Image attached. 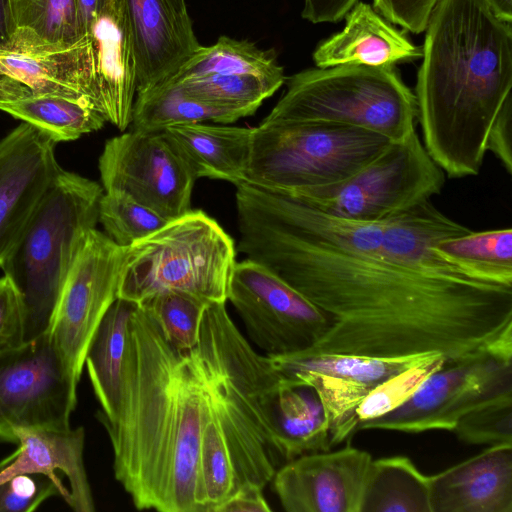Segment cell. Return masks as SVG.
<instances>
[{
    "mask_svg": "<svg viewBox=\"0 0 512 512\" xmlns=\"http://www.w3.org/2000/svg\"><path fill=\"white\" fill-rule=\"evenodd\" d=\"M169 220L154 210L116 192H104L99 222L118 245L129 247L164 226Z\"/></svg>",
    "mask_w": 512,
    "mask_h": 512,
    "instance_id": "e575fe53",
    "label": "cell"
},
{
    "mask_svg": "<svg viewBox=\"0 0 512 512\" xmlns=\"http://www.w3.org/2000/svg\"><path fill=\"white\" fill-rule=\"evenodd\" d=\"M285 82V93L264 120L346 125L390 141L415 131L416 97L394 65L316 67Z\"/></svg>",
    "mask_w": 512,
    "mask_h": 512,
    "instance_id": "5b68a950",
    "label": "cell"
},
{
    "mask_svg": "<svg viewBox=\"0 0 512 512\" xmlns=\"http://www.w3.org/2000/svg\"><path fill=\"white\" fill-rule=\"evenodd\" d=\"M237 250L323 311L314 353L393 358L441 353L455 362L512 324V286L405 265L382 245L381 222L347 220L242 182Z\"/></svg>",
    "mask_w": 512,
    "mask_h": 512,
    "instance_id": "6da1fadb",
    "label": "cell"
},
{
    "mask_svg": "<svg viewBox=\"0 0 512 512\" xmlns=\"http://www.w3.org/2000/svg\"><path fill=\"white\" fill-rule=\"evenodd\" d=\"M93 62L94 108L125 132L136 96V68L125 0H99L88 32Z\"/></svg>",
    "mask_w": 512,
    "mask_h": 512,
    "instance_id": "2e32d148",
    "label": "cell"
},
{
    "mask_svg": "<svg viewBox=\"0 0 512 512\" xmlns=\"http://www.w3.org/2000/svg\"><path fill=\"white\" fill-rule=\"evenodd\" d=\"M372 459L350 444L303 454L279 467L273 488L287 512H360Z\"/></svg>",
    "mask_w": 512,
    "mask_h": 512,
    "instance_id": "9a60e30c",
    "label": "cell"
},
{
    "mask_svg": "<svg viewBox=\"0 0 512 512\" xmlns=\"http://www.w3.org/2000/svg\"><path fill=\"white\" fill-rule=\"evenodd\" d=\"M357 2L358 0H304L302 17L314 24L338 22Z\"/></svg>",
    "mask_w": 512,
    "mask_h": 512,
    "instance_id": "7bdbcfd3",
    "label": "cell"
},
{
    "mask_svg": "<svg viewBox=\"0 0 512 512\" xmlns=\"http://www.w3.org/2000/svg\"><path fill=\"white\" fill-rule=\"evenodd\" d=\"M285 79L254 74H208L172 81L194 98L237 109L250 116L283 85Z\"/></svg>",
    "mask_w": 512,
    "mask_h": 512,
    "instance_id": "d6a6232c",
    "label": "cell"
},
{
    "mask_svg": "<svg viewBox=\"0 0 512 512\" xmlns=\"http://www.w3.org/2000/svg\"><path fill=\"white\" fill-rule=\"evenodd\" d=\"M227 301L248 338L268 357L310 348L330 326L326 314L264 266L236 262Z\"/></svg>",
    "mask_w": 512,
    "mask_h": 512,
    "instance_id": "7c38bea8",
    "label": "cell"
},
{
    "mask_svg": "<svg viewBox=\"0 0 512 512\" xmlns=\"http://www.w3.org/2000/svg\"><path fill=\"white\" fill-rule=\"evenodd\" d=\"M432 353L382 358L352 354L314 353L299 351L269 357L282 375L312 371L364 385L372 390L388 378L419 362Z\"/></svg>",
    "mask_w": 512,
    "mask_h": 512,
    "instance_id": "f546056e",
    "label": "cell"
},
{
    "mask_svg": "<svg viewBox=\"0 0 512 512\" xmlns=\"http://www.w3.org/2000/svg\"><path fill=\"white\" fill-rule=\"evenodd\" d=\"M196 178L223 180L234 186L245 181L253 128L188 123L164 130Z\"/></svg>",
    "mask_w": 512,
    "mask_h": 512,
    "instance_id": "603a6c76",
    "label": "cell"
},
{
    "mask_svg": "<svg viewBox=\"0 0 512 512\" xmlns=\"http://www.w3.org/2000/svg\"><path fill=\"white\" fill-rule=\"evenodd\" d=\"M12 34V17L9 0H0V49L8 48Z\"/></svg>",
    "mask_w": 512,
    "mask_h": 512,
    "instance_id": "f6af8a7d",
    "label": "cell"
},
{
    "mask_svg": "<svg viewBox=\"0 0 512 512\" xmlns=\"http://www.w3.org/2000/svg\"><path fill=\"white\" fill-rule=\"evenodd\" d=\"M171 8L176 11L178 14L186 15L188 14L187 6L185 0H166Z\"/></svg>",
    "mask_w": 512,
    "mask_h": 512,
    "instance_id": "7dc6e473",
    "label": "cell"
},
{
    "mask_svg": "<svg viewBox=\"0 0 512 512\" xmlns=\"http://www.w3.org/2000/svg\"><path fill=\"white\" fill-rule=\"evenodd\" d=\"M127 247L92 229L62 286L49 330L80 381L98 325L118 298Z\"/></svg>",
    "mask_w": 512,
    "mask_h": 512,
    "instance_id": "4fadbf2b",
    "label": "cell"
},
{
    "mask_svg": "<svg viewBox=\"0 0 512 512\" xmlns=\"http://www.w3.org/2000/svg\"><path fill=\"white\" fill-rule=\"evenodd\" d=\"M99 0H77L81 38L88 35Z\"/></svg>",
    "mask_w": 512,
    "mask_h": 512,
    "instance_id": "ee69618b",
    "label": "cell"
},
{
    "mask_svg": "<svg viewBox=\"0 0 512 512\" xmlns=\"http://www.w3.org/2000/svg\"><path fill=\"white\" fill-rule=\"evenodd\" d=\"M76 379L49 332L0 355V441L18 428L65 430L77 405Z\"/></svg>",
    "mask_w": 512,
    "mask_h": 512,
    "instance_id": "30bf717a",
    "label": "cell"
},
{
    "mask_svg": "<svg viewBox=\"0 0 512 512\" xmlns=\"http://www.w3.org/2000/svg\"><path fill=\"white\" fill-rule=\"evenodd\" d=\"M435 251L465 274L512 286V229L501 228L447 238Z\"/></svg>",
    "mask_w": 512,
    "mask_h": 512,
    "instance_id": "4dcf8cb0",
    "label": "cell"
},
{
    "mask_svg": "<svg viewBox=\"0 0 512 512\" xmlns=\"http://www.w3.org/2000/svg\"><path fill=\"white\" fill-rule=\"evenodd\" d=\"M25 342V310L21 294L7 274L0 276V355Z\"/></svg>",
    "mask_w": 512,
    "mask_h": 512,
    "instance_id": "f35d334b",
    "label": "cell"
},
{
    "mask_svg": "<svg viewBox=\"0 0 512 512\" xmlns=\"http://www.w3.org/2000/svg\"><path fill=\"white\" fill-rule=\"evenodd\" d=\"M98 168L104 192L124 194L168 220L191 210L197 178L164 130L131 129L108 139Z\"/></svg>",
    "mask_w": 512,
    "mask_h": 512,
    "instance_id": "8fae6325",
    "label": "cell"
},
{
    "mask_svg": "<svg viewBox=\"0 0 512 512\" xmlns=\"http://www.w3.org/2000/svg\"><path fill=\"white\" fill-rule=\"evenodd\" d=\"M243 117H247L243 111L201 101L186 94L176 82L166 80L136 93L130 126L138 131H163L188 123L230 124Z\"/></svg>",
    "mask_w": 512,
    "mask_h": 512,
    "instance_id": "83f0119b",
    "label": "cell"
},
{
    "mask_svg": "<svg viewBox=\"0 0 512 512\" xmlns=\"http://www.w3.org/2000/svg\"><path fill=\"white\" fill-rule=\"evenodd\" d=\"M262 490L256 484L246 483L217 506L214 512H269L272 509L263 497Z\"/></svg>",
    "mask_w": 512,
    "mask_h": 512,
    "instance_id": "b9f144b4",
    "label": "cell"
},
{
    "mask_svg": "<svg viewBox=\"0 0 512 512\" xmlns=\"http://www.w3.org/2000/svg\"><path fill=\"white\" fill-rule=\"evenodd\" d=\"M18 448L4 458L0 482L22 473H40L52 479L75 512H94L95 502L84 464L85 430L18 428Z\"/></svg>",
    "mask_w": 512,
    "mask_h": 512,
    "instance_id": "e0dca14e",
    "label": "cell"
},
{
    "mask_svg": "<svg viewBox=\"0 0 512 512\" xmlns=\"http://www.w3.org/2000/svg\"><path fill=\"white\" fill-rule=\"evenodd\" d=\"M453 431L469 444H512V394L467 412L457 421Z\"/></svg>",
    "mask_w": 512,
    "mask_h": 512,
    "instance_id": "8d00e7d4",
    "label": "cell"
},
{
    "mask_svg": "<svg viewBox=\"0 0 512 512\" xmlns=\"http://www.w3.org/2000/svg\"><path fill=\"white\" fill-rule=\"evenodd\" d=\"M415 97L424 147L450 178L476 176L512 98V28L483 0H439L425 29Z\"/></svg>",
    "mask_w": 512,
    "mask_h": 512,
    "instance_id": "3957f363",
    "label": "cell"
},
{
    "mask_svg": "<svg viewBox=\"0 0 512 512\" xmlns=\"http://www.w3.org/2000/svg\"><path fill=\"white\" fill-rule=\"evenodd\" d=\"M257 351L226 302L207 304L198 343L173 347L136 304L127 329L117 403L99 420L113 451L115 479L138 510L203 512L204 429Z\"/></svg>",
    "mask_w": 512,
    "mask_h": 512,
    "instance_id": "7a4b0ae2",
    "label": "cell"
},
{
    "mask_svg": "<svg viewBox=\"0 0 512 512\" xmlns=\"http://www.w3.org/2000/svg\"><path fill=\"white\" fill-rule=\"evenodd\" d=\"M136 304L117 298L98 325L86 353L84 366L100 405L98 420L110 418L117 403L128 322Z\"/></svg>",
    "mask_w": 512,
    "mask_h": 512,
    "instance_id": "4316f807",
    "label": "cell"
},
{
    "mask_svg": "<svg viewBox=\"0 0 512 512\" xmlns=\"http://www.w3.org/2000/svg\"><path fill=\"white\" fill-rule=\"evenodd\" d=\"M62 491L48 476L22 473L0 482V512H32Z\"/></svg>",
    "mask_w": 512,
    "mask_h": 512,
    "instance_id": "74e56055",
    "label": "cell"
},
{
    "mask_svg": "<svg viewBox=\"0 0 512 512\" xmlns=\"http://www.w3.org/2000/svg\"><path fill=\"white\" fill-rule=\"evenodd\" d=\"M236 251L216 220L191 209L127 247L118 298L140 303L177 290L208 303L227 302Z\"/></svg>",
    "mask_w": 512,
    "mask_h": 512,
    "instance_id": "8992f818",
    "label": "cell"
},
{
    "mask_svg": "<svg viewBox=\"0 0 512 512\" xmlns=\"http://www.w3.org/2000/svg\"><path fill=\"white\" fill-rule=\"evenodd\" d=\"M438 1L373 0V5L387 21L400 25L411 33L420 34L425 31Z\"/></svg>",
    "mask_w": 512,
    "mask_h": 512,
    "instance_id": "ab89813d",
    "label": "cell"
},
{
    "mask_svg": "<svg viewBox=\"0 0 512 512\" xmlns=\"http://www.w3.org/2000/svg\"><path fill=\"white\" fill-rule=\"evenodd\" d=\"M492 13L501 21L512 22V0H483Z\"/></svg>",
    "mask_w": 512,
    "mask_h": 512,
    "instance_id": "bcb514c9",
    "label": "cell"
},
{
    "mask_svg": "<svg viewBox=\"0 0 512 512\" xmlns=\"http://www.w3.org/2000/svg\"><path fill=\"white\" fill-rule=\"evenodd\" d=\"M360 512H431L429 476L405 456L372 459Z\"/></svg>",
    "mask_w": 512,
    "mask_h": 512,
    "instance_id": "f1b7e54d",
    "label": "cell"
},
{
    "mask_svg": "<svg viewBox=\"0 0 512 512\" xmlns=\"http://www.w3.org/2000/svg\"><path fill=\"white\" fill-rule=\"evenodd\" d=\"M345 20L343 30L321 42L313 52L317 67L388 66L422 57V48L414 45L370 4L357 2Z\"/></svg>",
    "mask_w": 512,
    "mask_h": 512,
    "instance_id": "ffe728a7",
    "label": "cell"
},
{
    "mask_svg": "<svg viewBox=\"0 0 512 512\" xmlns=\"http://www.w3.org/2000/svg\"><path fill=\"white\" fill-rule=\"evenodd\" d=\"M381 226L383 248L399 262L436 274L469 276L443 259L434 247L471 230L447 217L430 200L382 221Z\"/></svg>",
    "mask_w": 512,
    "mask_h": 512,
    "instance_id": "7402d4cb",
    "label": "cell"
},
{
    "mask_svg": "<svg viewBox=\"0 0 512 512\" xmlns=\"http://www.w3.org/2000/svg\"><path fill=\"white\" fill-rule=\"evenodd\" d=\"M444 171L434 162L416 130L390 143L345 180L291 194L331 216L382 222L439 194ZM289 194V193H288Z\"/></svg>",
    "mask_w": 512,
    "mask_h": 512,
    "instance_id": "ba28073f",
    "label": "cell"
},
{
    "mask_svg": "<svg viewBox=\"0 0 512 512\" xmlns=\"http://www.w3.org/2000/svg\"><path fill=\"white\" fill-rule=\"evenodd\" d=\"M0 78L15 82L31 93L85 98L92 104L90 40L85 36L69 48L54 51L0 49Z\"/></svg>",
    "mask_w": 512,
    "mask_h": 512,
    "instance_id": "44dd1931",
    "label": "cell"
},
{
    "mask_svg": "<svg viewBox=\"0 0 512 512\" xmlns=\"http://www.w3.org/2000/svg\"><path fill=\"white\" fill-rule=\"evenodd\" d=\"M0 111L35 127L55 143L75 141L106 123L85 98L35 94L15 82L0 98Z\"/></svg>",
    "mask_w": 512,
    "mask_h": 512,
    "instance_id": "cb8c5ba5",
    "label": "cell"
},
{
    "mask_svg": "<svg viewBox=\"0 0 512 512\" xmlns=\"http://www.w3.org/2000/svg\"><path fill=\"white\" fill-rule=\"evenodd\" d=\"M446 363L443 354L432 353L376 386L356 410L359 423L378 418L403 404Z\"/></svg>",
    "mask_w": 512,
    "mask_h": 512,
    "instance_id": "d590c367",
    "label": "cell"
},
{
    "mask_svg": "<svg viewBox=\"0 0 512 512\" xmlns=\"http://www.w3.org/2000/svg\"><path fill=\"white\" fill-rule=\"evenodd\" d=\"M275 424L287 461L331 448L328 420L316 389L283 377L275 401Z\"/></svg>",
    "mask_w": 512,
    "mask_h": 512,
    "instance_id": "d4e9b609",
    "label": "cell"
},
{
    "mask_svg": "<svg viewBox=\"0 0 512 512\" xmlns=\"http://www.w3.org/2000/svg\"><path fill=\"white\" fill-rule=\"evenodd\" d=\"M137 304L150 313L173 347L186 350L198 343L202 316L208 302L186 292L168 290Z\"/></svg>",
    "mask_w": 512,
    "mask_h": 512,
    "instance_id": "836d02e7",
    "label": "cell"
},
{
    "mask_svg": "<svg viewBox=\"0 0 512 512\" xmlns=\"http://www.w3.org/2000/svg\"><path fill=\"white\" fill-rule=\"evenodd\" d=\"M136 68V93L171 77L201 47L189 14L166 0H125Z\"/></svg>",
    "mask_w": 512,
    "mask_h": 512,
    "instance_id": "ac0fdd59",
    "label": "cell"
},
{
    "mask_svg": "<svg viewBox=\"0 0 512 512\" xmlns=\"http://www.w3.org/2000/svg\"><path fill=\"white\" fill-rule=\"evenodd\" d=\"M431 512H512V444L429 476Z\"/></svg>",
    "mask_w": 512,
    "mask_h": 512,
    "instance_id": "d6986e66",
    "label": "cell"
},
{
    "mask_svg": "<svg viewBox=\"0 0 512 512\" xmlns=\"http://www.w3.org/2000/svg\"><path fill=\"white\" fill-rule=\"evenodd\" d=\"M4 464V459L0 461V468L3 466Z\"/></svg>",
    "mask_w": 512,
    "mask_h": 512,
    "instance_id": "c3c4849f",
    "label": "cell"
},
{
    "mask_svg": "<svg viewBox=\"0 0 512 512\" xmlns=\"http://www.w3.org/2000/svg\"><path fill=\"white\" fill-rule=\"evenodd\" d=\"M512 98H510L492 127L488 138L487 151L492 152L508 174L512 173Z\"/></svg>",
    "mask_w": 512,
    "mask_h": 512,
    "instance_id": "60d3db41",
    "label": "cell"
},
{
    "mask_svg": "<svg viewBox=\"0 0 512 512\" xmlns=\"http://www.w3.org/2000/svg\"><path fill=\"white\" fill-rule=\"evenodd\" d=\"M103 193L97 182L61 168L3 267L23 300L25 342L49 332L65 278L99 222Z\"/></svg>",
    "mask_w": 512,
    "mask_h": 512,
    "instance_id": "277c9868",
    "label": "cell"
},
{
    "mask_svg": "<svg viewBox=\"0 0 512 512\" xmlns=\"http://www.w3.org/2000/svg\"><path fill=\"white\" fill-rule=\"evenodd\" d=\"M208 74L285 77L283 67L271 51H264L250 41L227 36H221L211 46H201L170 79L179 81Z\"/></svg>",
    "mask_w": 512,
    "mask_h": 512,
    "instance_id": "1f68e13d",
    "label": "cell"
},
{
    "mask_svg": "<svg viewBox=\"0 0 512 512\" xmlns=\"http://www.w3.org/2000/svg\"><path fill=\"white\" fill-rule=\"evenodd\" d=\"M508 394H512L511 327L487 347L446 363L407 401L378 418L360 422L357 430L453 431L464 414Z\"/></svg>",
    "mask_w": 512,
    "mask_h": 512,
    "instance_id": "9c48e42d",
    "label": "cell"
},
{
    "mask_svg": "<svg viewBox=\"0 0 512 512\" xmlns=\"http://www.w3.org/2000/svg\"><path fill=\"white\" fill-rule=\"evenodd\" d=\"M56 144L24 122L0 137L1 270L12 257L61 170Z\"/></svg>",
    "mask_w": 512,
    "mask_h": 512,
    "instance_id": "5bb4252c",
    "label": "cell"
},
{
    "mask_svg": "<svg viewBox=\"0 0 512 512\" xmlns=\"http://www.w3.org/2000/svg\"><path fill=\"white\" fill-rule=\"evenodd\" d=\"M8 48L23 52L69 48L81 40L77 0H9Z\"/></svg>",
    "mask_w": 512,
    "mask_h": 512,
    "instance_id": "484cf974",
    "label": "cell"
},
{
    "mask_svg": "<svg viewBox=\"0 0 512 512\" xmlns=\"http://www.w3.org/2000/svg\"><path fill=\"white\" fill-rule=\"evenodd\" d=\"M390 143L362 128L263 120L253 128L245 181L297 194L355 174Z\"/></svg>",
    "mask_w": 512,
    "mask_h": 512,
    "instance_id": "52a82bcc",
    "label": "cell"
}]
</instances>
